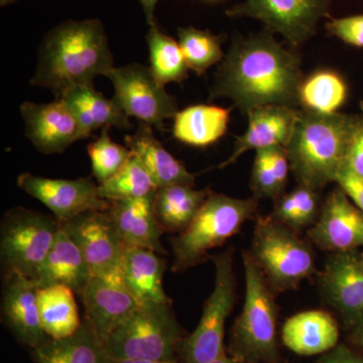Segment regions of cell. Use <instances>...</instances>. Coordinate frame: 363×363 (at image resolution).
Instances as JSON below:
<instances>
[{
    "instance_id": "1",
    "label": "cell",
    "mask_w": 363,
    "mask_h": 363,
    "mask_svg": "<svg viewBox=\"0 0 363 363\" xmlns=\"http://www.w3.org/2000/svg\"><path fill=\"white\" fill-rule=\"evenodd\" d=\"M304 76L300 58L267 30L234 38L215 75L211 99L229 98L242 113L259 107L298 105Z\"/></svg>"
},
{
    "instance_id": "2",
    "label": "cell",
    "mask_w": 363,
    "mask_h": 363,
    "mask_svg": "<svg viewBox=\"0 0 363 363\" xmlns=\"http://www.w3.org/2000/svg\"><path fill=\"white\" fill-rule=\"evenodd\" d=\"M108 38L99 20L67 21L45 35L30 84L50 89L57 98L113 68Z\"/></svg>"
},
{
    "instance_id": "3",
    "label": "cell",
    "mask_w": 363,
    "mask_h": 363,
    "mask_svg": "<svg viewBox=\"0 0 363 363\" xmlns=\"http://www.w3.org/2000/svg\"><path fill=\"white\" fill-rule=\"evenodd\" d=\"M360 114H319L298 111L297 124L285 147L298 185L321 191L345 167L348 147Z\"/></svg>"
},
{
    "instance_id": "4",
    "label": "cell",
    "mask_w": 363,
    "mask_h": 363,
    "mask_svg": "<svg viewBox=\"0 0 363 363\" xmlns=\"http://www.w3.org/2000/svg\"><path fill=\"white\" fill-rule=\"evenodd\" d=\"M242 260L245 303L231 329L229 355L247 363H279L276 294L248 250Z\"/></svg>"
},
{
    "instance_id": "5",
    "label": "cell",
    "mask_w": 363,
    "mask_h": 363,
    "mask_svg": "<svg viewBox=\"0 0 363 363\" xmlns=\"http://www.w3.org/2000/svg\"><path fill=\"white\" fill-rule=\"evenodd\" d=\"M257 198L238 199L212 192L190 225L172 238V271L182 272L210 259V250L221 247L257 215Z\"/></svg>"
},
{
    "instance_id": "6",
    "label": "cell",
    "mask_w": 363,
    "mask_h": 363,
    "mask_svg": "<svg viewBox=\"0 0 363 363\" xmlns=\"http://www.w3.org/2000/svg\"><path fill=\"white\" fill-rule=\"evenodd\" d=\"M185 336L169 301L138 305L111 332L104 346L112 358L174 362Z\"/></svg>"
},
{
    "instance_id": "7",
    "label": "cell",
    "mask_w": 363,
    "mask_h": 363,
    "mask_svg": "<svg viewBox=\"0 0 363 363\" xmlns=\"http://www.w3.org/2000/svg\"><path fill=\"white\" fill-rule=\"evenodd\" d=\"M250 252L274 293L296 290L316 272L307 241L269 216H257Z\"/></svg>"
},
{
    "instance_id": "8",
    "label": "cell",
    "mask_w": 363,
    "mask_h": 363,
    "mask_svg": "<svg viewBox=\"0 0 363 363\" xmlns=\"http://www.w3.org/2000/svg\"><path fill=\"white\" fill-rule=\"evenodd\" d=\"M215 267L214 288L203 308L199 323L182 339L177 351L179 363H209L226 354L224 333L236 303L233 250L210 255Z\"/></svg>"
},
{
    "instance_id": "9",
    "label": "cell",
    "mask_w": 363,
    "mask_h": 363,
    "mask_svg": "<svg viewBox=\"0 0 363 363\" xmlns=\"http://www.w3.org/2000/svg\"><path fill=\"white\" fill-rule=\"evenodd\" d=\"M60 226L55 216L23 207L9 210L0 227V259L4 274L18 272L35 283Z\"/></svg>"
},
{
    "instance_id": "10",
    "label": "cell",
    "mask_w": 363,
    "mask_h": 363,
    "mask_svg": "<svg viewBox=\"0 0 363 363\" xmlns=\"http://www.w3.org/2000/svg\"><path fill=\"white\" fill-rule=\"evenodd\" d=\"M335 1L337 0H245L227 9L226 16L262 21L267 30L279 33L295 49L316 33L318 23L328 18Z\"/></svg>"
},
{
    "instance_id": "11",
    "label": "cell",
    "mask_w": 363,
    "mask_h": 363,
    "mask_svg": "<svg viewBox=\"0 0 363 363\" xmlns=\"http://www.w3.org/2000/svg\"><path fill=\"white\" fill-rule=\"evenodd\" d=\"M105 77L113 84L116 104L140 123L162 130L164 121L178 113L175 97L167 92L147 67L138 63L113 67Z\"/></svg>"
},
{
    "instance_id": "12",
    "label": "cell",
    "mask_w": 363,
    "mask_h": 363,
    "mask_svg": "<svg viewBox=\"0 0 363 363\" xmlns=\"http://www.w3.org/2000/svg\"><path fill=\"white\" fill-rule=\"evenodd\" d=\"M61 225L80 248L92 277H121L128 245L117 233L108 211L86 212L61 222Z\"/></svg>"
},
{
    "instance_id": "13",
    "label": "cell",
    "mask_w": 363,
    "mask_h": 363,
    "mask_svg": "<svg viewBox=\"0 0 363 363\" xmlns=\"http://www.w3.org/2000/svg\"><path fill=\"white\" fill-rule=\"evenodd\" d=\"M18 186L51 210L60 222L71 220L90 211H107L111 202L99 194V187L91 178L75 180L50 179L23 173Z\"/></svg>"
},
{
    "instance_id": "14",
    "label": "cell",
    "mask_w": 363,
    "mask_h": 363,
    "mask_svg": "<svg viewBox=\"0 0 363 363\" xmlns=\"http://www.w3.org/2000/svg\"><path fill=\"white\" fill-rule=\"evenodd\" d=\"M320 294L347 326L363 319V257L357 250L331 252L318 274Z\"/></svg>"
},
{
    "instance_id": "15",
    "label": "cell",
    "mask_w": 363,
    "mask_h": 363,
    "mask_svg": "<svg viewBox=\"0 0 363 363\" xmlns=\"http://www.w3.org/2000/svg\"><path fill=\"white\" fill-rule=\"evenodd\" d=\"M307 234L325 252L357 250L363 247V213L337 187L322 203L319 217Z\"/></svg>"
},
{
    "instance_id": "16",
    "label": "cell",
    "mask_w": 363,
    "mask_h": 363,
    "mask_svg": "<svg viewBox=\"0 0 363 363\" xmlns=\"http://www.w3.org/2000/svg\"><path fill=\"white\" fill-rule=\"evenodd\" d=\"M21 114L26 138L42 154H62L74 143L84 140L77 119L61 98L51 104L25 102Z\"/></svg>"
},
{
    "instance_id": "17",
    "label": "cell",
    "mask_w": 363,
    "mask_h": 363,
    "mask_svg": "<svg viewBox=\"0 0 363 363\" xmlns=\"http://www.w3.org/2000/svg\"><path fill=\"white\" fill-rule=\"evenodd\" d=\"M37 284L18 272L4 274L1 315L14 338L35 350L49 340L40 324Z\"/></svg>"
},
{
    "instance_id": "18",
    "label": "cell",
    "mask_w": 363,
    "mask_h": 363,
    "mask_svg": "<svg viewBox=\"0 0 363 363\" xmlns=\"http://www.w3.org/2000/svg\"><path fill=\"white\" fill-rule=\"evenodd\" d=\"M80 297L85 308V320L104 344L140 305L123 285L121 277H92Z\"/></svg>"
},
{
    "instance_id": "19",
    "label": "cell",
    "mask_w": 363,
    "mask_h": 363,
    "mask_svg": "<svg viewBox=\"0 0 363 363\" xmlns=\"http://www.w3.org/2000/svg\"><path fill=\"white\" fill-rule=\"evenodd\" d=\"M247 116V131L236 138L233 154L219 164V169L230 166L248 150L286 147L295 130L298 111L294 107L272 105L252 109Z\"/></svg>"
},
{
    "instance_id": "20",
    "label": "cell",
    "mask_w": 363,
    "mask_h": 363,
    "mask_svg": "<svg viewBox=\"0 0 363 363\" xmlns=\"http://www.w3.org/2000/svg\"><path fill=\"white\" fill-rule=\"evenodd\" d=\"M155 194L138 199L111 202L107 211L117 233L128 247L147 248L164 255L166 252L161 243L164 233L155 210Z\"/></svg>"
},
{
    "instance_id": "21",
    "label": "cell",
    "mask_w": 363,
    "mask_h": 363,
    "mask_svg": "<svg viewBox=\"0 0 363 363\" xmlns=\"http://www.w3.org/2000/svg\"><path fill=\"white\" fill-rule=\"evenodd\" d=\"M281 340L296 354L322 355L338 345V323L330 313L324 310L297 313L284 324Z\"/></svg>"
},
{
    "instance_id": "22",
    "label": "cell",
    "mask_w": 363,
    "mask_h": 363,
    "mask_svg": "<svg viewBox=\"0 0 363 363\" xmlns=\"http://www.w3.org/2000/svg\"><path fill=\"white\" fill-rule=\"evenodd\" d=\"M91 278L90 267L80 248L60 226L54 245L40 267L35 281L38 288L63 285L80 295Z\"/></svg>"
},
{
    "instance_id": "23",
    "label": "cell",
    "mask_w": 363,
    "mask_h": 363,
    "mask_svg": "<svg viewBox=\"0 0 363 363\" xmlns=\"http://www.w3.org/2000/svg\"><path fill=\"white\" fill-rule=\"evenodd\" d=\"M167 262L160 253L147 248L126 247L121 278L128 292L138 304H159L169 302L162 286Z\"/></svg>"
},
{
    "instance_id": "24",
    "label": "cell",
    "mask_w": 363,
    "mask_h": 363,
    "mask_svg": "<svg viewBox=\"0 0 363 363\" xmlns=\"http://www.w3.org/2000/svg\"><path fill=\"white\" fill-rule=\"evenodd\" d=\"M124 142L143 162L157 188L178 184L194 186L195 176L164 149L155 136L152 126L140 123L135 133L126 135Z\"/></svg>"
},
{
    "instance_id": "25",
    "label": "cell",
    "mask_w": 363,
    "mask_h": 363,
    "mask_svg": "<svg viewBox=\"0 0 363 363\" xmlns=\"http://www.w3.org/2000/svg\"><path fill=\"white\" fill-rule=\"evenodd\" d=\"M70 107L77 119L84 138L98 128L128 130L130 116L121 108L116 100L108 99L95 89L94 84L77 86L60 97Z\"/></svg>"
},
{
    "instance_id": "26",
    "label": "cell",
    "mask_w": 363,
    "mask_h": 363,
    "mask_svg": "<svg viewBox=\"0 0 363 363\" xmlns=\"http://www.w3.org/2000/svg\"><path fill=\"white\" fill-rule=\"evenodd\" d=\"M33 363H109L111 357L87 321L73 335L45 341L32 350Z\"/></svg>"
},
{
    "instance_id": "27",
    "label": "cell",
    "mask_w": 363,
    "mask_h": 363,
    "mask_svg": "<svg viewBox=\"0 0 363 363\" xmlns=\"http://www.w3.org/2000/svg\"><path fill=\"white\" fill-rule=\"evenodd\" d=\"M231 108L215 105H193L174 117L173 133L179 142L192 147L213 145L225 135Z\"/></svg>"
},
{
    "instance_id": "28",
    "label": "cell",
    "mask_w": 363,
    "mask_h": 363,
    "mask_svg": "<svg viewBox=\"0 0 363 363\" xmlns=\"http://www.w3.org/2000/svg\"><path fill=\"white\" fill-rule=\"evenodd\" d=\"M193 187L178 184L157 189L155 210L162 233H181L200 211L211 190Z\"/></svg>"
},
{
    "instance_id": "29",
    "label": "cell",
    "mask_w": 363,
    "mask_h": 363,
    "mask_svg": "<svg viewBox=\"0 0 363 363\" xmlns=\"http://www.w3.org/2000/svg\"><path fill=\"white\" fill-rule=\"evenodd\" d=\"M38 305L40 324L49 338L69 337L82 325L74 291L69 286L54 285L39 289Z\"/></svg>"
},
{
    "instance_id": "30",
    "label": "cell",
    "mask_w": 363,
    "mask_h": 363,
    "mask_svg": "<svg viewBox=\"0 0 363 363\" xmlns=\"http://www.w3.org/2000/svg\"><path fill=\"white\" fill-rule=\"evenodd\" d=\"M347 95V85L340 74L319 70L303 79L298 89V105L303 111L314 113H337Z\"/></svg>"
},
{
    "instance_id": "31",
    "label": "cell",
    "mask_w": 363,
    "mask_h": 363,
    "mask_svg": "<svg viewBox=\"0 0 363 363\" xmlns=\"http://www.w3.org/2000/svg\"><path fill=\"white\" fill-rule=\"evenodd\" d=\"M150 71L162 85L182 83L188 78L189 67L180 44L157 28L150 26L147 35Z\"/></svg>"
},
{
    "instance_id": "32",
    "label": "cell",
    "mask_w": 363,
    "mask_h": 363,
    "mask_svg": "<svg viewBox=\"0 0 363 363\" xmlns=\"http://www.w3.org/2000/svg\"><path fill=\"white\" fill-rule=\"evenodd\" d=\"M321 207L319 191L298 185L297 188L284 193L274 201L271 216L298 233L314 225Z\"/></svg>"
},
{
    "instance_id": "33",
    "label": "cell",
    "mask_w": 363,
    "mask_h": 363,
    "mask_svg": "<svg viewBox=\"0 0 363 363\" xmlns=\"http://www.w3.org/2000/svg\"><path fill=\"white\" fill-rule=\"evenodd\" d=\"M98 187L100 196L109 202L149 197L157 189L152 176L135 154H131L116 175Z\"/></svg>"
},
{
    "instance_id": "34",
    "label": "cell",
    "mask_w": 363,
    "mask_h": 363,
    "mask_svg": "<svg viewBox=\"0 0 363 363\" xmlns=\"http://www.w3.org/2000/svg\"><path fill=\"white\" fill-rule=\"evenodd\" d=\"M222 35H215L209 30L194 26L179 28V44L189 69L202 75L208 69L224 59Z\"/></svg>"
},
{
    "instance_id": "35",
    "label": "cell",
    "mask_w": 363,
    "mask_h": 363,
    "mask_svg": "<svg viewBox=\"0 0 363 363\" xmlns=\"http://www.w3.org/2000/svg\"><path fill=\"white\" fill-rule=\"evenodd\" d=\"M87 152L98 185L116 175L133 154L128 147L111 140L108 128H104L101 135L88 145Z\"/></svg>"
},
{
    "instance_id": "36",
    "label": "cell",
    "mask_w": 363,
    "mask_h": 363,
    "mask_svg": "<svg viewBox=\"0 0 363 363\" xmlns=\"http://www.w3.org/2000/svg\"><path fill=\"white\" fill-rule=\"evenodd\" d=\"M250 189L253 197L257 200L266 198L276 201L284 194L285 188L279 183L274 171L267 164L264 155L260 150H257L255 162H253L252 177H250Z\"/></svg>"
},
{
    "instance_id": "37",
    "label": "cell",
    "mask_w": 363,
    "mask_h": 363,
    "mask_svg": "<svg viewBox=\"0 0 363 363\" xmlns=\"http://www.w3.org/2000/svg\"><path fill=\"white\" fill-rule=\"evenodd\" d=\"M328 35L353 47L363 48V13L332 18L325 25Z\"/></svg>"
},
{
    "instance_id": "38",
    "label": "cell",
    "mask_w": 363,
    "mask_h": 363,
    "mask_svg": "<svg viewBox=\"0 0 363 363\" xmlns=\"http://www.w3.org/2000/svg\"><path fill=\"white\" fill-rule=\"evenodd\" d=\"M344 168L350 169L355 175L363 178V104H362L359 124L348 147Z\"/></svg>"
},
{
    "instance_id": "39",
    "label": "cell",
    "mask_w": 363,
    "mask_h": 363,
    "mask_svg": "<svg viewBox=\"0 0 363 363\" xmlns=\"http://www.w3.org/2000/svg\"><path fill=\"white\" fill-rule=\"evenodd\" d=\"M335 183L338 184V187L342 189L353 204L363 213V178L355 175L350 169L343 168Z\"/></svg>"
},
{
    "instance_id": "40",
    "label": "cell",
    "mask_w": 363,
    "mask_h": 363,
    "mask_svg": "<svg viewBox=\"0 0 363 363\" xmlns=\"http://www.w3.org/2000/svg\"><path fill=\"white\" fill-rule=\"evenodd\" d=\"M316 363H363V357L344 344L324 353Z\"/></svg>"
},
{
    "instance_id": "41",
    "label": "cell",
    "mask_w": 363,
    "mask_h": 363,
    "mask_svg": "<svg viewBox=\"0 0 363 363\" xmlns=\"http://www.w3.org/2000/svg\"><path fill=\"white\" fill-rule=\"evenodd\" d=\"M142 4L143 13H145V18H147L149 26L155 25V11L159 0H138Z\"/></svg>"
},
{
    "instance_id": "42",
    "label": "cell",
    "mask_w": 363,
    "mask_h": 363,
    "mask_svg": "<svg viewBox=\"0 0 363 363\" xmlns=\"http://www.w3.org/2000/svg\"><path fill=\"white\" fill-rule=\"evenodd\" d=\"M351 329V341L363 350V319Z\"/></svg>"
},
{
    "instance_id": "43",
    "label": "cell",
    "mask_w": 363,
    "mask_h": 363,
    "mask_svg": "<svg viewBox=\"0 0 363 363\" xmlns=\"http://www.w3.org/2000/svg\"><path fill=\"white\" fill-rule=\"evenodd\" d=\"M109 363H179L177 360L174 362H152V360H142V359H121V358L111 357Z\"/></svg>"
},
{
    "instance_id": "44",
    "label": "cell",
    "mask_w": 363,
    "mask_h": 363,
    "mask_svg": "<svg viewBox=\"0 0 363 363\" xmlns=\"http://www.w3.org/2000/svg\"><path fill=\"white\" fill-rule=\"evenodd\" d=\"M209 363H247L242 362V360L236 359L233 357H230L229 354H224L223 357L217 358V359L213 360V362Z\"/></svg>"
},
{
    "instance_id": "45",
    "label": "cell",
    "mask_w": 363,
    "mask_h": 363,
    "mask_svg": "<svg viewBox=\"0 0 363 363\" xmlns=\"http://www.w3.org/2000/svg\"><path fill=\"white\" fill-rule=\"evenodd\" d=\"M16 0H0V6H9V4H13Z\"/></svg>"
},
{
    "instance_id": "46",
    "label": "cell",
    "mask_w": 363,
    "mask_h": 363,
    "mask_svg": "<svg viewBox=\"0 0 363 363\" xmlns=\"http://www.w3.org/2000/svg\"><path fill=\"white\" fill-rule=\"evenodd\" d=\"M362 257H363V253H362Z\"/></svg>"
}]
</instances>
